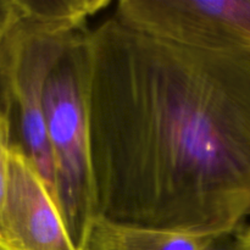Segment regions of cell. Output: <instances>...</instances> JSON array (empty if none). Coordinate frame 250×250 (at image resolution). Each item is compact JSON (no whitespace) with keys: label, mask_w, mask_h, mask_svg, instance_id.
<instances>
[{"label":"cell","mask_w":250,"mask_h":250,"mask_svg":"<svg viewBox=\"0 0 250 250\" xmlns=\"http://www.w3.org/2000/svg\"><path fill=\"white\" fill-rule=\"evenodd\" d=\"M115 17L188 48L250 53V0H121Z\"/></svg>","instance_id":"4"},{"label":"cell","mask_w":250,"mask_h":250,"mask_svg":"<svg viewBox=\"0 0 250 250\" xmlns=\"http://www.w3.org/2000/svg\"><path fill=\"white\" fill-rule=\"evenodd\" d=\"M24 16L55 26L78 29L89 17L111 4L110 0H20Z\"/></svg>","instance_id":"7"},{"label":"cell","mask_w":250,"mask_h":250,"mask_svg":"<svg viewBox=\"0 0 250 250\" xmlns=\"http://www.w3.org/2000/svg\"><path fill=\"white\" fill-rule=\"evenodd\" d=\"M97 215L214 239L250 216V53L88 29Z\"/></svg>","instance_id":"1"},{"label":"cell","mask_w":250,"mask_h":250,"mask_svg":"<svg viewBox=\"0 0 250 250\" xmlns=\"http://www.w3.org/2000/svg\"><path fill=\"white\" fill-rule=\"evenodd\" d=\"M23 16L20 0H0V42Z\"/></svg>","instance_id":"9"},{"label":"cell","mask_w":250,"mask_h":250,"mask_svg":"<svg viewBox=\"0 0 250 250\" xmlns=\"http://www.w3.org/2000/svg\"><path fill=\"white\" fill-rule=\"evenodd\" d=\"M215 242L203 234L126 224L97 215L85 250H212Z\"/></svg>","instance_id":"6"},{"label":"cell","mask_w":250,"mask_h":250,"mask_svg":"<svg viewBox=\"0 0 250 250\" xmlns=\"http://www.w3.org/2000/svg\"><path fill=\"white\" fill-rule=\"evenodd\" d=\"M11 126L7 112L0 114V217L9 182V159L11 150Z\"/></svg>","instance_id":"8"},{"label":"cell","mask_w":250,"mask_h":250,"mask_svg":"<svg viewBox=\"0 0 250 250\" xmlns=\"http://www.w3.org/2000/svg\"><path fill=\"white\" fill-rule=\"evenodd\" d=\"M59 207L76 246L87 249L97 207L89 121L88 28L76 29L54 61L43 95Z\"/></svg>","instance_id":"2"},{"label":"cell","mask_w":250,"mask_h":250,"mask_svg":"<svg viewBox=\"0 0 250 250\" xmlns=\"http://www.w3.org/2000/svg\"><path fill=\"white\" fill-rule=\"evenodd\" d=\"M1 112H7L9 115V105H7L6 90H5L4 81H2L1 72H0V114Z\"/></svg>","instance_id":"11"},{"label":"cell","mask_w":250,"mask_h":250,"mask_svg":"<svg viewBox=\"0 0 250 250\" xmlns=\"http://www.w3.org/2000/svg\"><path fill=\"white\" fill-rule=\"evenodd\" d=\"M0 250H4V249H2V248H1V247H0Z\"/></svg>","instance_id":"12"},{"label":"cell","mask_w":250,"mask_h":250,"mask_svg":"<svg viewBox=\"0 0 250 250\" xmlns=\"http://www.w3.org/2000/svg\"><path fill=\"white\" fill-rule=\"evenodd\" d=\"M4 250H81L31 159L11 144L7 192L0 217Z\"/></svg>","instance_id":"5"},{"label":"cell","mask_w":250,"mask_h":250,"mask_svg":"<svg viewBox=\"0 0 250 250\" xmlns=\"http://www.w3.org/2000/svg\"><path fill=\"white\" fill-rule=\"evenodd\" d=\"M232 250H250V225L237 236Z\"/></svg>","instance_id":"10"},{"label":"cell","mask_w":250,"mask_h":250,"mask_svg":"<svg viewBox=\"0 0 250 250\" xmlns=\"http://www.w3.org/2000/svg\"><path fill=\"white\" fill-rule=\"evenodd\" d=\"M73 31L23 16L0 42V72L9 105L11 142L31 159L58 205L43 95L49 71Z\"/></svg>","instance_id":"3"}]
</instances>
